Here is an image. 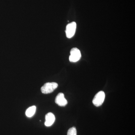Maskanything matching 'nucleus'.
I'll return each instance as SVG.
<instances>
[{"instance_id": "f257e3e1", "label": "nucleus", "mask_w": 135, "mask_h": 135, "mask_svg": "<svg viewBox=\"0 0 135 135\" xmlns=\"http://www.w3.org/2000/svg\"><path fill=\"white\" fill-rule=\"evenodd\" d=\"M58 86V84L56 83H47L41 87V92L44 94H50L53 92L57 88Z\"/></svg>"}, {"instance_id": "f03ea898", "label": "nucleus", "mask_w": 135, "mask_h": 135, "mask_svg": "<svg viewBox=\"0 0 135 135\" xmlns=\"http://www.w3.org/2000/svg\"><path fill=\"white\" fill-rule=\"evenodd\" d=\"M105 98V94L103 91H99L94 97L92 101L94 105L96 107L101 106L103 103Z\"/></svg>"}, {"instance_id": "7ed1b4c3", "label": "nucleus", "mask_w": 135, "mask_h": 135, "mask_svg": "<svg viewBox=\"0 0 135 135\" xmlns=\"http://www.w3.org/2000/svg\"><path fill=\"white\" fill-rule=\"evenodd\" d=\"M81 54L80 51L77 48L72 49L70 51V55L69 57V60L72 62H75L80 59Z\"/></svg>"}, {"instance_id": "20e7f679", "label": "nucleus", "mask_w": 135, "mask_h": 135, "mask_svg": "<svg viewBox=\"0 0 135 135\" xmlns=\"http://www.w3.org/2000/svg\"><path fill=\"white\" fill-rule=\"evenodd\" d=\"M77 25L75 22H72L66 26L65 32L66 37L71 38L74 36L76 31Z\"/></svg>"}, {"instance_id": "39448f33", "label": "nucleus", "mask_w": 135, "mask_h": 135, "mask_svg": "<svg viewBox=\"0 0 135 135\" xmlns=\"http://www.w3.org/2000/svg\"><path fill=\"white\" fill-rule=\"evenodd\" d=\"M55 103L59 106L64 107L67 104L68 101L65 98L64 94L62 93H60L56 97Z\"/></svg>"}, {"instance_id": "423d86ee", "label": "nucleus", "mask_w": 135, "mask_h": 135, "mask_svg": "<svg viewBox=\"0 0 135 135\" xmlns=\"http://www.w3.org/2000/svg\"><path fill=\"white\" fill-rule=\"evenodd\" d=\"M46 121L45 125L47 127H50L52 126L55 120V115L52 113H49L46 114L45 117Z\"/></svg>"}, {"instance_id": "0eeeda50", "label": "nucleus", "mask_w": 135, "mask_h": 135, "mask_svg": "<svg viewBox=\"0 0 135 135\" xmlns=\"http://www.w3.org/2000/svg\"><path fill=\"white\" fill-rule=\"evenodd\" d=\"M36 110V106L33 105V106L27 109L26 112V115L27 117L31 118L32 116H33L35 113Z\"/></svg>"}, {"instance_id": "6e6552de", "label": "nucleus", "mask_w": 135, "mask_h": 135, "mask_svg": "<svg viewBox=\"0 0 135 135\" xmlns=\"http://www.w3.org/2000/svg\"><path fill=\"white\" fill-rule=\"evenodd\" d=\"M67 135H77V130L74 127L70 128L68 131Z\"/></svg>"}]
</instances>
